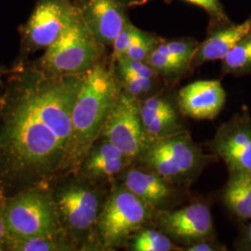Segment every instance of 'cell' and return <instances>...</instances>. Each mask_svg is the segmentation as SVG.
<instances>
[{"mask_svg":"<svg viewBox=\"0 0 251 251\" xmlns=\"http://www.w3.org/2000/svg\"><path fill=\"white\" fill-rule=\"evenodd\" d=\"M7 194L0 186V251H6L7 243L9 240V233L5 217V201Z\"/></svg>","mask_w":251,"mask_h":251,"instance_id":"cell-29","label":"cell"},{"mask_svg":"<svg viewBox=\"0 0 251 251\" xmlns=\"http://www.w3.org/2000/svg\"><path fill=\"white\" fill-rule=\"evenodd\" d=\"M142 0H73L75 9L101 45H113L128 20L127 10Z\"/></svg>","mask_w":251,"mask_h":251,"instance_id":"cell-11","label":"cell"},{"mask_svg":"<svg viewBox=\"0 0 251 251\" xmlns=\"http://www.w3.org/2000/svg\"><path fill=\"white\" fill-rule=\"evenodd\" d=\"M153 220L159 230L173 241L186 247L201 240L214 238L215 230L211 210L202 202H196L177 209L154 212Z\"/></svg>","mask_w":251,"mask_h":251,"instance_id":"cell-10","label":"cell"},{"mask_svg":"<svg viewBox=\"0 0 251 251\" xmlns=\"http://www.w3.org/2000/svg\"><path fill=\"white\" fill-rule=\"evenodd\" d=\"M121 183L154 211L163 210L177 197L176 185L146 168H126Z\"/></svg>","mask_w":251,"mask_h":251,"instance_id":"cell-14","label":"cell"},{"mask_svg":"<svg viewBox=\"0 0 251 251\" xmlns=\"http://www.w3.org/2000/svg\"><path fill=\"white\" fill-rule=\"evenodd\" d=\"M2 75H3V70L0 68V84H1V79H2Z\"/></svg>","mask_w":251,"mask_h":251,"instance_id":"cell-32","label":"cell"},{"mask_svg":"<svg viewBox=\"0 0 251 251\" xmlns=\"http://www.w3.org/2000/svg\"><path fill=\"white\" fill-rule=\"evenodd\" d=\"M99 139L116 145L133 164L147 141L140 114L139 100L121 90L108 115Z\"/></svg>","mask_w":251,"mask_h":251,"instance_id":"cell-9","label":"cell"},{"mask_svg":"<svg viewBox=\"0 0 251 251\" xmlns=\"http://www.w3.org/2000/svg\"><path fill=\"white\" fill-rule=\"evenodd\" d=\"M136 161L175 185H187L207 164L208 156L182 130L163 138L147 137Z\"/></svg>","mask_w":251,"mask_h":251,"instance_id":"cell-4","label":"cell"},{"mask_svg":"<svg viewBox=\"0 0 251 251\" xmlns=\"http://www.w3.org/2000/svg\"><path fill=\"white\" fill-rule=\"evenodd\" d=\"M162 38L144 31L140 37L130 46L122 57L131 60L145 61L160 43Z\"/></svg>","mask_w":251,"mask_h":251,"instance_id":"cell-25","label":"cell"},{"mask_svg":"<svg viewBox=\"0 0 251 251\" xmlns=\"http://www.w3.org/2000/svg\"><path fill=\"white\" fill-rule=\"evenodd\" d=\"M225 75H244L251 73V33L233 47L222 60Z\"/></svg>","mask_w":251,"mask_h":251,"instance_id":"cell-20","label":"cell"},{"mask_svg":"<svg viewBox=\"0 0 251 251\" xmlns=\"http://www.w3.org/2000/svg\"><path fill=\"white\" fill-rule=\"evenodd\" d=\"M139 108L142 118L176 112L169 100L157 94L149 96L144 100H139Z\"/></svg>","mask_w":251,"mask_h":251,"instance_id":"cell-27","label":"cell"},{"mask_svg":"<svg viewBox=\"0 0 251 251\" xmlns=\"http://www.w3.org/2000/svg\"><path fill=\"white\" fill-rule=\"evenodd\" d=\"M115 73L117 75V79L120 83L122 90L135 99L139 100L143 96L149 94L154 88L156 78H146L136 75L131 73L118 70H115Z\"/></svg>","mask_w":251,"mask_h":251,"instance_id":"cell-23","label":"cell"},{"mask_svg":"<svg viewBox=\"0 0 251 251\" xmlns=\"http://www.w3.org/2000/svg\"><path fill=\"white\" fill-rule=\"evenodd\" d=\"M145 62L152 67L158 76L168 79L178 78L191 69L189 64L174 57L158 45L147 57Z\"/></svg>","mask_w":251,"mask_h":251,"instance_id":"cell-21","label":"cell"},{"mask_svg":"<svg viewBox=\"0 0 251 251\" xmlns=\"http://www.w3.org/2000/svg\"><path fill=\"white\" fill-rule=\"evenodd\" d=\"M237 250L251 251V219L248 222V225L237 242Z\"/></svg>","mask_w":251,"mask_h":251,"instance_id":"cell-31","label":"cell"},{"mask_svg":"<svg viewBox=\"0 0 251 251\" xmlns=\"http://www.w3.org/2000/svg\"><path fill=\"white\" fill-rule=\"evenodd\" d=\"M133 251H172L179 250L173 240L161 230L143 227L135 232L126 243Z\"/></svg>","mask_w":251,"mask_h":251,"instance_id":"cell-19","label":"cell"},{"mask_svg":"<svg viewBox=\"0 0 251 251\" xmlns=\"http://www.w3.org/2000/svg\"><path fill=\"white\" fill-rule=\"evenodd\" d=\"M78 251V248L64 231L50 235L9 239L6 247V251Z\"/></svg>","mask_w":251,"mask_h":251,"instance_id":"cell-18","label":"cell"},{"mask_svg":"<svg viewBox=\"0 0 251 251\" xmlns=\"http://www.w3.org/2000/svg\"><path fill=\"white\" fill-rule=\"evenodd\" d=\"M50 185L62 229L78 251H99L96 227L108 195L100 182L70 174L54 179Z\"/></svg>","mask_w":251,"mask_h":251,"instance_id":"cell-3","label":"cell"},{"mask_svg":"<svg viewBox=\"0 0 251 251\" xmlns=\"http://www.w3.org/2000/svg\"><path fill=\"white\" fill-rule=\"evenodd\" d=\"M5 217L9 239L50 235L63 231L50 183H42L7 196Z\"/></svg>","mask_w":251,"mask_h":251,"instance_id":"cell-6","label":"cell"},{"mask_svg":"<svg viewBox=\"0 0 251 251\" xmlns=\"http://www.w3.org/2000/svg\"><path fill=\"white\" fill-rule=\"evenodd\" d=\"M210 148L225 162L229 172L251 171V119L248 112L238 113L220 126Z\"/></svg>","mask_w":251,"mask_h":251,"instance_id":"cell-12","label":"cell"},{"mask_svg":"<svg viewBox=\"0 0 251 251\" xmlns=\"http://www.w3.org/2000/svg\"><path fill=\"white\" fill-rule=\"evenodd\" d=\"M186 251H226L224 245L216 243L213 238H208L198 242L193 243L186 247Z\"/></svg>","mask_w":251,"mask_h":251,"instance_id":"cell-30","label":"cell"},{"mask_svg":"<svg viewBox=\"0 0 251 251\" xmlns=\"http://www.w3.org/2000/svg\"><path fill=\"white\" fill-rule=\"evenodd\" d=\"M85 74L51 76L25 61L10 71L0 94V186L7 196L61 176Z\"/></svg>","mask_w":251,"mask_h":251,"instance_id":"cell-1","label":"cell"},{"mask_svg":"<svg viewBox=\"0 0 251 251\" xmlns=\"http://www.w3.org/2000/svg\"><path fill=\"white\" fill-rule=\"evenodd\" d=\"M198 6L206 10L210 17V30L230 24V20L225 12V8L220 0H183Z\"/></svg>","mask_w":251,"mask_h":251,"instance_id":"cell-28","label":"cell"},{"mask_svg":"<svg viewBox=\"0 0 251 251\" xmlns=\"http://www.w3.org/2000/svg\"><path fill=\"white\" fill-rule=\"evenodd\" d=\"M131 164L116 145L98 139L90 147L77 174L90 180L102 182L116 179Z\"/></svg>","mask_w":251,"mask_h":251,"instance_id":"cell-15","label":"cell"},{"mask_svg":"<svg viewBox=\"0 0 251 251\" xmlns=\"http://www.w3.org/2000/svg\"><path fill=\"white\" fill-rule=\"evenodd\" d=\"M121 90L113 63L105 59L85 74L73 110L71 143L61 176L77 174Z\"/></svg>","mask_w":251,"mask_h":251,"instance_id":"cell-2","label":"cell"},{"mask_svg":"<svg viewBox=\"0 0 251 251\" xmlns=\"http://www.w3.org/2000/svg\"><path fill=\"white\" fill-rule=\"evenodd\" d=\"M226 92L220 80H198L179 90L180 113L197 120H210L225 107Z\"/></svg>","mask_w":251,"mask_h":251,"instance_id":"cell-13","label":"cell"},{"mask_svg":"<svg viewBox=\"0 0 251 251\" xmlns=\"http://www.w3.org/2000/svg\"><path fill=\"white\" fill-rule=\"evenodd\" d=\"M144 132L148 138H163L182 131L177 112L142 118Z\"/></svg>","mask_w":251,"mask_h":251,"instance_id":"cell-22","label":"cell"},{"mask_svg":"<svg viewBox=\"0 0 251 251\" xmlns=\"http://www.w3.org/2000/svg\"><path fill=\"white\" fill-rule=\"evenodd\" d=\"M198 44L199 43L194 38H179L171 40L162 39L158 46L180 61L189 64L191 68V62L196 53Z\"/></svg>","mask_w":251,"mask_h":251,"instance_id":"cell-24","label":"cell"},{"mask_svg":"<svg viewBox=\"0 0 251 251\" xmlns=\"http://www.w3.org/2000/svg\"><path fill=\"white\" fill-rule=\"evenodd\" d=\"M75 16L73 0H37L33 12L20 30V61L52 45Z\"/></svg>","mask_w":251,"mask_h":251,"instance_id":"cell-8","label":"cell"},{"mask_svg":"<svg viewBox=\"0 0 251 251\" xmlns=\"http://www.w3.org/2000/svg\"><path fill=\"white\" fill-rule=\"evenodd\" d=\"M143 30L135 26L134 25L129 21V19L126 22L125 25L117 35L115 41L113 42V53L112 60H116L122 57L127 49L134 43L135 41L143 34Z\"/></svg>","mask_w":251,"mask_h":251,"instance_id":"cell-26","label":"cell"},{"mask_svg":"<svg viewBox=\"0 0 251 251\" xmlns=\"http://www.w3.org/2000/svg\"><path fill=\"white\" fill-rule=\"evenodd\" d=\"M105 48L92 36L76 12L61 36L32 63L51 76L85 74L105 59Z\"/></svg>","mask_w":251,"mask_h":251,"instance_id":"cell-5","label":"cell"},{"mask_svg":"<svg viewBox=\"0 0 251 251\" xmlns=\"http://www.w3.org/2000/svg\"><path fill=\"white\" fill-rule=\"evenodd\" d=\"M154 210L122 183L108 193L96 227L99 251L126 247L129 237L153 219Z\"/></svg>","mask_w":251,"mask_h":251,"instance_id":"cell-7","label":"cell"},{"mask_svg":"<svg viewBox=\"0 0 251 251\" xmlns=\"http://www.w3.org/2000/svg\"><path fill=\"white\" fill-rule=\"evenodd\" d=\"M222 197L227 209L238 221L249 222L251 219V171L229 172Z\"/></svg>","mask_w":251,"mask_h":251,"instance_id":"cell-17","label":"cell"},{"mask_svg":"<svg viewBox=\"0 0 251 251\" xmlns=\"http://www.w3.org/2000/svg\"><path fill=\"white\" fill-rule=\"evenodd\" d=\"M251 33V16L241 24H228L211 29L206 39L198 44L191 62V69L203 63L223 60L234 46Z\"/></svg>","mask_w":251,"mask_h":251,"instance_id":"cell-16","label":"cell"}]
</instances>
